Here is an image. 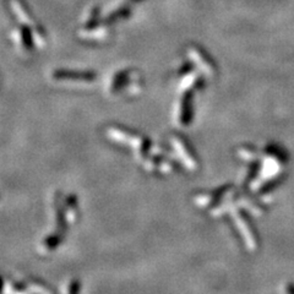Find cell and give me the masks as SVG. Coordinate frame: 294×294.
Instances as JSON below:
<instances>
[{"label":"cell","instance_id":"cell-3","mask_svg":"<svg viewBox=\"0 0 294 294\" xmlns=\"http://www.w3.org/2000/svg\"><path fill=\"white\" fill-rule=\"evenodd\" d=\"M71 294H77L79 292H77V286H74L73 288H71Z\"/></svg>","mask_w":294,"mask_h":294},{"label":"cell","instance_id":"cell-2","mask_svg":"<svg viewBox=\"0 0 294 294\" xmlns=\"http://www.w3.org/2000/svg\"><path fill=\"white\" fill-rule=\"evenodd\" d=\"M20 38H21V45L24 48H30L31 47V33H30V30L26 27H22L21 28V36H20Z\"/></svg>","mask_w":294,"mask_h":294},{"label":"cell","instance_id":"cell-1","mask_svg":"<svg viewBox=\"0 0 294 294\" xmlns=\"http://www.w3.org/2000/svg\"><path fill=\"white\" fill-rule=\"evenodd\" d=\"M54 77L56 80H70V81H92L95 80V75L92 73H77V71H56L54 74Z\"/></svg>","mask_w":294,"mask_h":294}]
</instances>
